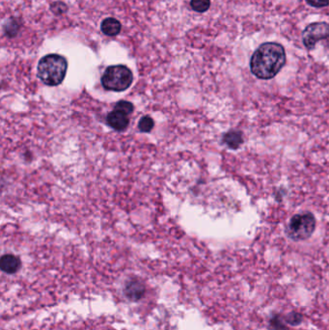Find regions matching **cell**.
<instances>
[{
	"label": "cell",
	"mask_w": 329,
	"mask_h": 330,
	"mask_svg": "<svg viewBox=\"0 0 329 330\" xmlns=\"http://www.w3.org/2000/svg\"><path fill=\"white\" fill-rule=\"evenodd\" d=\"M286 63L285 48L278 43H265L253 53L251 73L260 79L273 78Z\"/></svg>",
	"instance_id": "6da1fadb"
},
{
	"label": "cell",
	"mask_w": 329,
	"mask_h": 330,
	"mask_svg": "<svg viewBox=\"0 0 329 330\" xmlns=\"http://www.w3.org/2000/svg\"><path fill=\"white\" fill-rule=\"evenodd\" d=\"M68 70L67 60L58 54H48L38 64V77L47 86H57L64 80Z\"/></svg>",
	"instance_id": "7a4b0ae2"
},
{
	"label": "cell",
	"mask_w": 329,
	"mask_h": 330,
	"mask_svg": "<svg viewBox=\"0 0 329 330\" xmlns=\"http://www.w3.org/2000/svg\"><path fill=\"white\" fill-rule=\"evenodd\" d=\"M133 80V73L128 67L124 65H115L110 66L105 70L101 78V84L106 90L122 92L132 85Z\"/></svg>",
	"instance_id": "3957f363"
},
{
	"label": "cell",
	"mask_w": 329,
	"mask_h": 330,
	"mask_svg": "<svg viewBox=\"0 0 329 330\" xmlns=\"http://www.w3.org/2000/svg\"><path fill=\"white\" fill-rule=\"evenodd\" d=\"M315 227V217L312 214L306 213L292 216L286 232L288 236L293 240H304L313 234Z\"/></svg>",
	"instance_id": "277c9868"
},
{
	"label": "cell",
	"mask_w": 329,
	"mask_h": 330,
	"mask_svg": "<svg viewBox=\"0 0 329 330\" xmlns=\"http://www.w3.org/2000/svg\"><path fill=\"white\" fill-rule=\"evenodd\" d=\"M328 38H329V25L326 22L311 23L302 33L303 44L308 49H313L319 41Z\"/></svg>",
	"instance_id": "5b68a950"
},
{
	"label": "cell",
	"mask_w": 329,
	"mask_h": 330,
	"mask_svg": "<svg viewBox=\"0 0 329 330\" xmlns=\"http://www.w3.org/2000/svg\"><path fill=\"white\" fill-rule=\"evenodd\" d=\"M106 121H107V124L113 130L118 131V132H122L126 130L130 122L127 114L117 111V110H113L112 112H110L106 117Z\"/></svg>",
	"instance_id": "8992f818"
},
{
	"label": "cell",
	"mask_w": 329,
	"mask_h": 330,
	"mask_svg": "<svg viewBox=\"0 0 329 330\" xmlns=\"http://www.w3.org/2000/svg\"><path fill=\"white\" fill-rule=\"evenodd\" d=\"M0 267H1L2 272L9 273V274H13L20 269L21 262L19 257L11 255V254H7V255L2 256Z\"/></svg>",
	"instance_id": "52a82bcc"
},
{
	"label": "cell",
	"mask_w": 329,
	"mask_h": 330,
	"mask_svg": "<svg viewBox=\"0 0 329 330\" xmlns=\"http://www.w3.org/2000/svg\"><path fill=\"white\" fill-rule=\"evenodd\" d=\"M101 31L107 36H116L120 33L122 25L119 20L113 18L105 19L100 25Z\"/></svg>",
	"instance_id": "ba28073f"
},
{
	"label": "cell",
	"mask_w": 329,
	"mask_h": 330,
	"mask_svg": "<svg viewBox=\"0 0 329 330\" xmlns=\"http://www.w3.org/2000/svg\"><path fill=\"white\" fill-rule=\"evenodd\" d=\"M224 141L225 143L231 147V148H237L240 143H241V136L240 133L237 132H230L229 134H227L224 137Z\"/></svg>",
	"instance_id": "9c48e42d"
},
{
	"label": "cell",
	"mask_w": 329,
	"mask_h": 330,
	"mask_svg": "<svg viewBox=\"0 0 329 330\" xmlns=\"http://www.w3.org/2000/svg\"><path fill=\"white\" fill-rule=\"evenodd\" d=\"M191 8L198 13H204L209 10L211 6V0H191Z\"/></svg>",
	"instance_id": "30bf717a"
},
{
	"label": "cell",
	"mask_w": 329,
	"mask_h": 330,
	"mask_svg": "<svg viewBox=\"0 0 329 330\" xmlns=\"http://www.w3.org/2000/svg\"><path fill=\"white\" fill-rule=\"evenodd\" d=\"M114 110L123 112L127 115H130L134 111V104L127 100H120L114 106Z\"/></svg>",
	"instance_id": "8fae6325"
},
{
	"label": "cell",
	"mask_w": 329,
	"mask_h": 330,
	"mask_svg": "<svg viewBox=\"0 0 329 330\" xmlns=\"http://www.w3.org/2000/svg\"><path fill=\"white\" fill-rule=\"evenodd\" d=\"M154 125V120L150 116H144L138 124V128L142 133H150L153 130Z\"/></svg>",
	"instance_id": "7c38bea8"
},
{
	"label": "cell",
	"mask_w": 329,
	"mask_h": 330,
	"mask_svg": "<svg viewBox=\"0 0 329 330\" xmlns=\"http://www.w3.org/2000/svg\"><path fill=\"white\" fill-rule=\"evenodd\" d=\"M143 291L141 290V286L139 284H133L132 286H129L127 289V293L131 298H138L141 296Z\"/></svg>",
	"instance_id": "4fadbf2b"
},
{
	"label": "cell",
	"mask_w": 329,
	"mask_h": 330,
	"mask_svg": "<svg viewBox=\"0 0 329 330\" xmlns=\"http://www.w3.org/2000/svg\"><path fill=\"white\" fill-rule=\"evenodd\" d=\"M51 11L57 15H61L67 11V6L61 2H55L51 5Z\"/></svg>",
	"instance_id": "5bb4252c"
},
{
	"label": "cell",
	"mask_w": 329,
	"mask_h": 330,
	"mask_svg": "<svg viewBox=\"0 0 329 330\" xmlns=\"http://www.w3.org/2000/svg\"><path fill=\"white\" fill-rule=\"evenodd\" d=\"M306 2L313 7L323 8L329 5V0H306Z\"/></svg>",
	"instance_id": "9a60e30c"
}]
</instances>
